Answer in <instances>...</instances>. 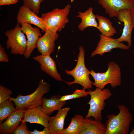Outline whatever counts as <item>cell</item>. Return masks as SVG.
Returning a JSON list of instances; mask_svg holds the SVG:
<instances>
[{
    "label": "cell",
    "mask_w": 134,
    "mask_h": 134,
    "mask_svg": "<svg viewBox=\"0 0 134 134\" xmlns=\"http://www.w3.org/2000/svg\"><path fill=\"white\" fill-rule=\"evenodd\" d=\"M119 110L117 115L115 113L107 116L105 122V134H128L130 124L133 120L132 115L128 109L124 105H119Z\"/></svg>",
    "instance_id": "obj_1"
},
{
    "label": "cell",
    "mask_w": 134,
    "mask_h": 134,
    "mask_svg": "<svg viewBox=\"0 0 134 134\" xmlns=\"http://www.w3.org/2000/svg\"><path fill=\"white\" fill-rule=\"evenodd\" d=\"M50 85L43 79L39 80L35 90L29 95H18L15 98L10 97V99L14 102L16 109L25 110L41 105L43 96L50 91Z\"/></svg>",
    "instance_id": "obj_2"
},
{
    "label": "cell",
    "mask_w": 134,
    "mask_h": 134,
    "mask_svg": "<svg viewBox=\"0 0 134 134\" xmlns=\"http://www.w3.org/2000/svg\"><path fill=\"white\" fill-rule=\"evenodd\" d=\"M107 70L103 73H96L92 69L90 74L94 79L92 85L96 88H104L107 84H110L112 88L120 86L121 83V72L119 65L113 62H109Z\"/></svg>",
    "instance_id": "obj_3"
},
{
    "label": "cell",
    "mask_w": 134,
    "mask_h": 134,
    "mask_svg": "<svg viewBox=\"0 0 134 134\" xmlns=\"http://www.w3.org/2000/svg\"><path fill=\"white\" fill-rule=\"evenodd\" d=\"M79 52L78 56L77 63L75 67L71 70L65 69V73L72 76L74 80L72 82L64 81L69 86L74 84H79L86 90L92 88V82L90 80L89 75L90 71L86 67L85 63V51L83 46H80L79 47Z\"/></svg>",
    "instance_id": "obj_4"
},
{
    "label": "cell",
    "mask_w": 134,
    "mask_h": 134,
    "mask_svg": "<svg viewBox=\"0 0 134 134\" xmlns=\"http://www.w3.org/2000/svg\"><path fill=\"white\" fill-rule=\"evenodd\" d=\"M71 8L70 4H68L62 9L54 8L51 11L42 13L40 17L47 29L60 32L69 22L68 16Z\"/></svg>",
    "instance_id": "obj_5"
},
{
    "label": "cell",
    "mask_w": 134,
    "mask_h": 134,
    "mask_svg": "<svg viewBox=\"0 0 134 134\" xmlns=\"http://www.w3.org/2000/svg\"><path fill=\"white\" fill-rule=\"evenodd\" d=\"M90 99L88 104L90 108L85 118L93 117L94 119L101 121L102 120L101 111L105 106V100L109 99L112 94L108 88L102 89L96 88L94 91L89 90Z\"/></svg>",
    "instance_id": "obj_6"
},
{
    "label": "cell",
    "mask_w": 134,
    "mask_h": 134,
    "mask_svg": "<svg viewBox=\"0 0 134 134\" xmlns=\"http://www.w3.org/2000/svg\"><path fill=\"white\" fill-rule=\"evenodd\" d=\"M5 34L7 37L6 49H10L11 53L13 55H24L26 48L27 40L21 30L20 25L17 23L14 29L6 31Z\"/></svg>",
    "instance_id": "obj_7"
},
{
    "label": "cell",
    "mask_w": 134,
    "mask_h": 134,
    "mask_svg": "<svg viewBox=\"0 0 134 134\" xmlns=\"http://www.w3.org/2000/svg\"><path fill=\"white\" fill-rule=\"evenodd\" d=\"M110 17H117L120 11L134 8L133 0H97Z\"/></svg>",
    "instance_id": "obj_8"
},
{
    "label": "cell",
    "mask_w": 134,
    "mask_h": 134,
    "mask_svg": "<svg viewBox=\"0 0 134 134\" xmlns=\"http://www.w3.org/2000/svg\"><path fill=\"white\" fill-rule=\"evenodd\" d=\"M100 39L95 50L91 54V56L93 57L97 55L101 56L106 53L111 52L112 49L119 48L122 50H127L130 47L122 42H118L116 39L111 37L107 36L101 34H100Z\"/></svg>",
    "instance_id": "obj_9"
},
{
    "label": "cell",
    "mask_w": 134,
    "mask_h": 134,
    "mask_svg": "<svg viewBox=\"0 0 134 134\" xmlns=\"http://www.w3.org/2000/svg\"><path fill=\"white\" fill-rule=\"evenodd\" d=\"M21 29L27 38V47L24 56L26 59L30 57L34 49L39 37L42 36L40 28L33 27L31 24L24 23L20 24Z\"/></svg>",
    "instance_id": "obj_10"
},
{
    "label": "cell",
    "mask_w": 134,
    "mask_h": 134,
    "mask_svg": "<svg viewBox=\"0 0 134 134\" xmlns=\"http://www.w3.org/2000/svg\"><path fill=\"white\" fill-rule=\"evenodd\" d=\"M45 32L43 36L39 37L36 48L41 55H50L54 52L55 42L59 35L57 32L48 29Z\"/></svg>",
    "instance_id": "obj_11"
},
{
    "label": "cell",
    "mask_w": 134,
    "mask_h": 134,
    "mask_svg": "<svg viewBox=\"0 0 134 134\" xmlns=\"http://www.w3.org/2000/svg\"><path fill=\"white\" fill-rule=\"evenodd\" d=\"M117 17L118 20L124 24V27L121 35L116 39L118 42H126L128 45L132 46V33L134 27L130 9H122L119 12Z\"/></svg>",
    "instance_id": "obj_12"
},
{
    "label": "cell",
    "mask_w": 134,
    "mask_h": 134,
    "mask_svg": "<svg viewBox=\"0 0 134 134\" xmlns=\"http://www.w3.org/2000/svg\"><path fill=\"white\" fill-rule=\"evenodd\" d=\"M17 23L20 24L26 23L35 25L45 32L47 29L40 17L28 8L23 5L20 8L17 16Z\"/></svg>",
    "instance_id": "obj_13"
},
{
    "label": "cell",
    "mask_w": 134,
    "mask_h": 134,
    "mask_svg": "<svg viewBox=\"0 0 134 134\" xmlns=\"http://www.w3.org/2000/svg\"><path fill=\"white\" fill-rule=\"evenodd\" d=\"M51 117L42 110L40 105L25 110L24 117L21 120V122L38 124L44 127L49 128V121Z\"/></svg>",
    "instance_id": "obj_14"
},
{
    "label": "cell",
    "mask_w": 134,
    "mask_h": 134,
    "mask_svg": "<svg viewBox=\"0 0 134 134\" xmlns=\"http://www.w3.org/2000/svg\"><path fill=\"white\" fill-rule=\"evenodd\" d=\"M33 58L39 64L40 69L46 74L57 81L63 80L57 70L56 62L50 55H37Z\"/></svg>",
    "instance_id": "obj_15"
},
{
    "label": "cell",
    "mask_w": 134,
    "mask_h": 134,
    "mask_svg": "<svg viewBox=\"0 0 134 134\" xmlns=\"http://www.w3.org/2000/svg\"><path fill=\"white\" fill-rule=\"evenodd\" d=\"M25 110L21 109H16L4 121L0 123V134L13 133L24 118Z\"/></svg>",
    "instance_id": "obj_16"
},
{
    "label": "cell",
    "mask_w": 134,
    "mask_h": 134,
    "mask_svg": "<svg viewBox=\"0 0 134 134\" xmlns=\"http://www.w3.org/2000/svg\"><path fill=\"white\" fill-rule=\"evenodd\" d=\"M106 132L104 124L89 117L83 119L79 134H105Z\"/></svg>",
    "instance_id": "obj_17"
},
{
    "label": "cell",
    "mask_w": 134,
    "mask_h": 134,
    "mask_svg": "<svg viewBox=\"0 0 134 134\" xmlns=\"http://www.w3.org/2000/svg\"><path fill=\"white\" fill-rule=\"evenodd\" d=\"M70 109L69 107L62 109L49 121V129L51 134H62L65 118Z\"/></svg>",
    "instance_id": "obj_18"
},
{
    "label": "cell",
    "mask_w": 134,
    "mask_h": 134,
    "mask_svg": "<svg viewBox=\"0 0 134 134\" xmlns=\"http://www.w3.org/2000/svg\"><path fill=\"white\" fill-rule=\"evenodd\" d=\"M62 96L60 95H54L51 96L49 99L45 97L43 98L41 105L42 110L48 116L52 114L56 110L58 111L66 103V101L59 100Z\"/></svg>",
    "instance_id": "obj_19"
},
{
    "label": "cell",
    "mask_w": 134,
    "mask_h": 134,
    "mask_svg": "<svg viewBox=\"0 0 134 134\" xmlns=\"http://www.w3.org/2000/svg\"><path fill=\"white\" fill-rule=\"evenodd\" d=\"M93 11V8L90 7L84 12H78V15L76 17L80 18L81 20L78 26L80 31H83L86 28L89 27H93L98 29V24Z\"/></svg>",
    "instance_id": "obj_20"
},
{
    "label": "cell",
    "mask_w": 134,
    "mask_h": 134,
    "mask_svg": "<svg viewBox=\"0 0 134 134\" xmlns=\"http://www.w3.org/2000/svg\"><path fill=\"white\" fill-rule=\"evenodd\" d=\"M99 24L98 29L104 36L111 37L116 33L115 29L112 26L110 20L105 17L98 14L95 15Z\"/></svg>",
    "instance_id": "obj_21"
},
{
    "label": "cell",
    "mask_w": 134,
    "mask_h": 134,
    "mask_svg": "<svg viewBox=\"0 0 134 134\" xmlns=\"http://www.w3.org/2000/svg\"><path fill=\"white\" fill-rule=\"evenodd\" d=\"M84 118L79 114H76L72 118L70 123L62 134H79L83 120Z\"/></svg>",
    "instance_id": "obj_22"
},
{
    "label": "cell",
    "mask_w": 134,
    "mask_h": 134,
    "mask_svg": "<svg viewBox=\"0 0 134 134\" xmlns=\"http://www.w3.org/2000/svg\"><path fill=\"white\" fill-rule=\"evenodd\" d=\"M13 101L9 99L0 104V123L16 110Z\"/></svg>",
    "instance_id": "obj_23"
},
{
    "label": "cell",
    "mask_w": 134,
    "mask_h": 134,
    "mask_svg": "<svg viewBox=\"0 0 134 134\" xmlns=\"http://www.w3.org/2000/svg\"><path fill=\"white\" fill-rule=\"evenodd\" d=\"M89 95V91H86L85 90L83 89L81 90L77 89L72 94L62 96L59 100L61 101H66L74 99L86 97Z\"/></svg>",
    "instance_id": "obj_24"
},
{
    "label": "cell",
    "mask_w": 134,
    "mask_h": 134,
    "mask_svg": "<svg viewBox=\"0 0 134 134\" xmlns=\"http://www.w3.org/2000/svg\"><path fill=\"white\" fill-rule=\"evenodd\" d=\"M45 0H23V5L30 8L37 14L39 13L40 5Z\"/></svg>",
    "instance_id": "obj_25"
},
{
    "label": "cell",
    "mask_w": 134,
    "mask_h": 134,
    "mask_svg": "<svg viewBox=\"0 0 134 134\" xmlns=\"http://www.w3.org/2000/svg\"><path fill=\"white\" fill-rule=\"evenodd\" d=\"M12 94L10 89L0 85V104L9 99L10 95Z\"/></svg>",
    "instance_id": "obj_26"
},
{
    "label": "cell",
    "mask_w": 134,
    "mask_h": 134,
    "mask_svg": "<svg viewBox=\"0 0 134 134\" xmlns=\"http://www.w3.org/2000/svg\"><path fill=\"white\" fill-rule=\"evenodd\" d=\"M26 122H21L13 133V134H30L27 127Z\"/></svg>",
    "instance_id": "obj_27"
},
{
    "label": "cell",
    "mask_w": 134,
    "mask_h": 134,
    "mask_svg": "<svg viewBox=\"0 0 134 134\" xmlns=\"http://www.w3.org/2000/svg\"><path fill=\"white\" fill-rule=\"evenodd\" d=\"M9 61L8 57L5 50L0 44V62L7 63Z\"/></svg>",
    "instance_id": "obj_28"
},
{
    "label": "cell",
    "mask_w": 134,
    "mask_h": 134,
    "mask_svg": "<svg viewBox=\"0 0 134 134\" xmlns=\"http://www.w3.org/2000/svg\"><path fill=\"white\" fill-rule=\"evenodd\" d=\"M30 134H51L49 128L45 127L43 131H39L35 129L33 131H30L28 129Z\"/></svg>",
    "instance_id": "obj_29"
},
{
    "label": "cell",
    "mask_w": 134,
    "mask_h": 134,
    "mask_svg": "<svg viewBox=\"0 0 134 134\" xmlns=\"http://www.w3.org/2000/svg\"><path fill=\"white\" fill-rule=\"evenodd\" d=\"M19 0H0V6L15 4Z\"/></svg>",
    "instance_id": "obj_30"
},
{
    "label": "cell",
    "mask_w": 134,
    "mask_h": 134,
    "mask_svg": "<svg viewBox=\"0 0 134 134\" xmlns=\"http://www.w3.org/2000/svg\"><path fill=\"white\" fill-rule=\"evenodd\" d=\"M132 20L134 27V8L130 9Z\"/></svg>",
    "instance_id": "obj_31"
},
{
    "label": "cell",
    "mask_w": 134,
    "mask_h": 134,
    "mask_svg": "<svg viewBox=\"0 0 134 134\" xmlns=\"http://www.w3.org/2000/svg\"><path fill=\"white\" fill-rule=\"evenodd\" d=\"M130 134H134V126L133 127L130 133Z\"/></svg>",
    "instance_id": "obj_32"
},
{
    "label": "cell",
    "mask_w": 134,
    "mask_h": 134,
    "mask_svg": "<svg viewBox=\"0 0 134 134\" xmlns=\"http://www.w3.org/2000/svg\"><path fill=\"white\" fill-rule=\"evenodd\" d=\"M134 1V0H133Z\"/></svg>",
    "instance_id": "obj_33"
}]
</instances>
